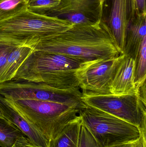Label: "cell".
<instances>
[{
  "label": "cell",
  "mask_w": 146,
  "mask_h": 147,
  "mask_svg": "<svg viewBox=\"0 0 146 147\" xmlns=\"http://www.w3.org/2000/svg\"><path fill=\"white\" fill-rule=\"evenodd\" d=\"M33 51L69 56L84 62L122 54L104 21L93 25L74 24L69 29L40 42Z\"/></svg>",
  "instance_id": "cell-1"
},
{
  "label": "cell",
  "mask_w": 146,
  "mask_h": 147,
  "mask_svg": "<svg viewBox=\"0 0 146 147\" xmlns=\"http://www.w3.org/2000/svg\"><path fill=\"white\" fill-rule=\"evenodd\" d=\"M85 63L66 55L33 51L11 80L43 83L62 89L79 87L77 71Z\"/></svg>",
  "instance_id": "cell-2"
},
{
  "label": "cell",
  "mask_w": 146,
  "mask_h": 147,
  "mask_svg": "<svg viewBox=\"0 0 146 147\" xmlns=\"http://www.w3.org/2000/svg\"><path fill=\"white\" fill-rule=\"evenodd\" d=\"M73 25L65 20L27 10L0 22V43L33 49L39 43L69 29Z\"/></svg>",
  "instance_id": "cell-3"
},
{
  "label": "cell",
  "mask_w": 146,
  "mask_h": 147,
  "mask_svg": "<svg viewBox=\"0 0 146 147\" xmlns=\"http://www.w3.org/2000/svg\"><path fill=\"white\" fill-rule=\"evenodd\" d=\"M0 101L19 113L48 140L55 139L79 117L81 110L58 103L29 99H13L0 95Z\"/></svg>",
  "instance_id": "cell-4"
},
{
  "label": "cell",
  "mask_w": 146,
  "mask_h": 147,
  "mask_svg": "<svg viewBox=\"0 0 146 147\" xmlns=\"http://www.w3.org/2000/svg\"><path fill=\"white\" fill-rule=\"evenodd\" d=\"M81 123L100 147L137 141L142 132L135 125L103 111L86 105L80 111Z\"/></svg>",
  "instance_id": "cell-5"
},
{
  "label": "cell",
  "mask_w": 146,
  "mask_h": 147,
  "mask_svg": "<svg viewBox=\"0 0 146 147\" xmlns=\"http://www.w3.org/2000/svg\"><path fill=\"white\" fill-rule=\"evenodd\" d=\"M0 95L13 99H29L58 103L83 109L86 107L79 87L60 89L43 83L10 80L0 84Z\"/></svg>",
  "instance_id": "cell-6"
},
{
  "label": "cell",
  "mask_w": 146,
  "mask_h": 147,
  "mask_svg": "<svg viewBox=\"0 0 146 147\" xmlns=\"http://www.w3.org/2000/svg\"><path fill=\"white\" fill-rule=\"evenodd\" d=\"M82 99L86 105L123 119L146 133V101L142 99L137 90L132 94L124 95L82 93Z\"/></svg>",
  "instance_id": "cell-7"
},
{
  "label": "cell",
  "mask_w": 146,
  "mask_h": 147,
  "mask_svg": "<svg viewBox=\"0 0 146 147\" xmlns=\"http://www.w3.org/2000/svg\"><path fill=\"white\" fill-rule=\"evenodd\" d=\"M122 57L121 54L116 57L84 63L77 71L81 92L98 95L111 94L110 85Z\"/></svg>",
  "instance_id": "cell-8"
},
{
  "label": "cell",
  "mask_w": 146,
  "mask_h": 147,
  "mask_svg": "<svg viewBox=\"0 0 146 147\" xmlns=\"http://www.w3.org/2000/svg\"><path fill=\"white\" fill-rule=\"evenodd\" d=\"M104 0H61L45 15L73 24L93 25L103 20Z\"/></svg>",
  "instance_id": "cell-9"
},
{
  "label": "cell",
  "mask_w": 146,
  "mask_h": 147,
  "mask_svg": "<svg viewBox=\"0 0 146 147\" xmlns=\"http://www.w3.org/2000/svg\"><path fill=\"white\" fill-rule=\"evenodd\" d=\"M136 14L134 0H112L109 22L107 24L121 53L128 22Z\"/></svg>",
  "instance_id": "cell-10"
},
{
  "label": "cell",
  "mask_w": 146,
  "mask_h": 147,
  "mask_svg": "<svg viewBox=\"0 0 146 147\" xmlns=\"http://www.w3.org/2000/svg\"><path fill=\"white\" fill-rule=\"evenodd\" d=\"M135 60L123 54L110 85L111 94L124 95L137 91L134 84Z\"/></svg>",
  "instance_id": "cell-11"
},
{
  "label": "cell",
  "mask_w": 146,
  "mask_h": 147,
  "mask_svg": "<svg viewBox=\"0 0 146 147\" xmlns=\"http://www.w3.org/2000/svg\"><path fill=\"white\" fill-rule=\"evenodd\" d=\"M146 14H136L128 22L122 53L135 60L146 38Z\"/></svg>",
  "instance_id": "cell-12"
},
{
  "label": "cell",
  "mask_w": 146,
  "mask_h": 147,
  "mask_svg": "<svg viewBox=\"0 0 146 147\" xmlns=\"http://www.w3.org/2000/svg\"><path fill=\"white\" fill-rule=\"evenodd\" d=\"M0 113L7 121L19 129L36 147H48L49 140L34 126L19 113L0 101Z\"/></svg>",
  "instance_id": "cell-13"
},
{
  "label": "cell",
  "mask_w": 146,
  "mask_h": 147,
  "mask_svg": "<svg viewBox=\"0 0 146 147\" xmlns=\"http://www.w3.org/2000/svg\"><path fill=\"white\" fill-rule=\"evenodd\" d=\"M33 51L29 47H15L0 71V84L12 80L21 65Z\"/></svg>",
  "instance_id": "cell-14"
},
{
  "label": "cell",
  "mask_w": 146,
  "mask_h": 147,
  "mask_svg": "<svg viewBox=\"0 0 146 147\" xmlns=\"http://www.w3.org/2000/svg\"><path fill=\"white\" fill-rule=\"evenodd\" d=\"M31 145L26 136L13 124L0 116V147H18Z\"/></svg>",
  "instance_id": "cell-15"
},
{
  "label": "cell",
  "mask_w": 146,
  "mask_h": 147,
  "mask_svg": "<svg viewBox=\"0 0 146 147\" xmlns=\"http://www.w3.org/2000/svg\"><path fill=\"white\" fill-rule=\"evenodd\" d=\"M81 126L79 116L67 125L55 139L49 142L48 147H78Z\"/></svg>",
  "instance_id": "cell-16"
},
{
  "label": "cell",
  "mask_w": 146,
  "mask_h": 147,
  "mask_svg": "<svg viewBox=\"0 0 146 147\" xmlns=\"http://www.w3.org/2000/svg\"><path fill=\"white\" fill-rule=\"evenodd\" d=\"M29 0H0V22L27 10Z\"/></svg>",
  "instance_id": "cell-17"
},
{
  "label": "cell",
  "mask_w": 146,
  "mask_h": 147,
  "mask_svg": "<svg viewBox=\"0 0 146 147\" xmlns=\"http://www.w3.org/2000/svg\"><path fill=\"white\" fill-rule=\"evenodd\" d=\"M134 75L136 88L146 83V38L142 41L139 54L135 60Z\"/></svg>",
  "instance_id": "cell-18"
},
{
  "label": "cell",
  "mask_w": 146,
  "mask_h": 147,
  "mask_svg": "<svg viewBox=\"0 0 146 147\" xmlns=\"http://www.w3.org/2000/svg\"><path fill=\"white\" fill-rule=\"evenodd\" d=\"M60 2L61 0H29L27 10L45 15L50 9L59 5Z\"/></svg>",
  "instance_id": "cell-19"
},
{
  "label": "cell",
  "mask_w": 146,
  "mask_h": 147,
  "mask_svg": "<svg viewBox=\"0 0 146 147\" xmlns=\"http://www.w3.org/2000/svg\"><path fill=\"white\" fill-rule=\"evenodd\" d=\"M78 147H100L91 134L82 123L80 131Z\"/></svg>",
  "instance_id": "cell-20"
},
{
  "label": "cell",
  "mask_w": 146,
  "mask_h": 147,
  "mask_svg": "<svg viewBox=\"0 0 146 147\" xmlns=\"http://www.w3.org/2000/svg\"><path fill=\"white\" fill-rule=\"evenodd\" d=\"M15 47L0 43V71L6 63L9 54Z\"/></svg>",
  "instance_id": "cell-21"
},
{
  "label": "cell",
  "mask_w": 146,
  "mask_h": 147,
  "mask_svg": "<svg viewBox=\"0 0 146 147\" xmlns=\"http://www.w3.org/2000/svg\"><path fill=\"white\" fill-rule=\"evenodd\" d=\"M136 13L146 14L145 0H134Z\"/></svg>",
  "instance_id": "cell-22"
},
{
  "label": "cell",
  "mask_w": 146,
  "mask_h": 147,
  "mask_svg": "<svg viewBox=\"0 0 146 147\" xmlns=\"http://www.w3.org/2000/svg\"><path fill=\"white\" fill-rule=\"evenodd\" d=\"M146 134L142 132L141 136L134 147H146Z\"/></svg>",
  "instance_id": "cell-23"
},
{
  "label": "cell",
  "mask_w": 146,
  "mask_h": 147,
  "mask_svg": "<svg viewBox=\"0 0 146 147\" xmlns=\"http://www.w3.org/2000/svg\"><path fill=\"white\" fill-rule=\"evenodd\" d=\"M138 141L135 142H129V143H125V144H121V145H117V146L109 147H134L136 145Z\"/></svg>",
  "instance_id": "cell-24"
},
{
  "label": "cell",
  "mask_w": 146,
  "mask_h": 147,
  "mask_svg": "<svg viewBox=\"0 0 146 147\" xmlns=\"http://www.w3.org/2000/svg\"><path fill=\"white\" fill-rule=\"evenodd\" d=\"M18 147H36L34 146H33L32 145H26V146H21Z\"/></svg>",
  "instance_id": "cell-25"
},
{
  "label": "cell",
  "mask_w": 146,
  "mask_h": 147,
  "mask_svg": "<svg viewBox=\"0 0 146 147\" xmlns=\"http://www.w3.org/2000/svg\"><path fill=\"white\" fill-rule=\"evenodd\" d=\"M0 116H2L1 115V113H0Z\"/></svg>",
  "instance_id": "cell-26"
}]
</instances>
